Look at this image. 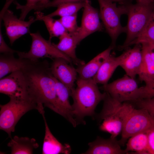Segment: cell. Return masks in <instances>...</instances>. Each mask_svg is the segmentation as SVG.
Instances as JSON below:
<instances>
[{"mask_svg": "<svg viewBox=\"0 0 154 154\" xmlns=\"http://www.w3.org/2000/svg\"><path fill=\"white\" fill-rule=\"evenodd\" d=\"M46 60L31 62L21 70L29 95L38 105L42 104L60 115L55 84Z\"/></svg>", "mask_w": 154, "mask_h": 154, "instance_id": "6da1fadb", "label": "cell"}, {"mask_svg": "<svg viewBox=\"0 0 154 154\" xmlns=\"http://www.w3.org/2000/svg\"><path fill=\"white\" fill-rule=\"evenodd\" d=\"M76 83L77 86L71 95L73 101L72 114L77 124H84V117L94 115L97 106L103 100L106 92L102 93L100 91L97 84L92 78L85 80L78 77Z\"/></svg>", "mask_w": 154, "mask_h": 154, "instance_id": "7a4b0ae2", "label": "cell"}, {"mask_svg": "<svg viewBox=\"0 0 154 154\" xmlns=\"http://www.w3.org/2000/svg\"><path fill=\"white\" fill-rule=\"evenodd\" d=\"M106 92L102 109L96 117L99 122L102 121L100 129L110 133L111 137L116 138L121 133L126 120L134 107L126 102L117 101Z\"/></svg>", "mask_w": 154, "mask_h": 154, "instance_id": "3957f363", "label": "cell"}, {"mask_svg": "<svg viewBox=\"0 0 154 154\" xmlns=\"http://www.w3.org/2000/svg\"><path fill=\"white\" fill-rule=\"evenodd\" d=\"M9 101L0 105V129L6 132L12 138L11 133L21 117L32 110H38V105L31 99L10 98Z\"/></svg>", "mask_w": 154, "mask_h": 154, "instance_id": "277c9868", "label": "cell"}, {"mask_svg": "<svg viewBox=\"0 0 154 154\" xmlns=\"http://www.w3.org/2000/svg\"><path fill=\"white\" fill-rule=\"evenodd\" d=\"M154 3L146 4L137 2L135 4L126 5L128 21L126 28V37L120 48L128 46L144 29L152 13Z\"/></svg>", "mask_w": 154, "mask_h": 154, "instance_id": "5b68a950", "label": "cell"}, {"mask_svg": "<svg viewBox=\"0 0 154 154\" xmlns=\"http://www.w3.org/2000/svg\"><path fill=\"white\" fill-rule=\"evenodd\" d=\"M100 7V15L105 29L112 39L114 47L118 36L126 33V27L121 25V16L126 14V5L117 6L115 2L108 0H97Z\"/></svg>", "mask_w": 154, "mask_h": 154, "instance_id": "8992f818", "label": "cell"}, {"mask_svg": "<svg viewBox=\"0 0 154 154\" xmlns=\"http://www.w3.org/2000/svg\"><path fill=\"white\" fill-rule=\"evenodd\" d=\"M30 34L32 39L30 49L27 52L17 51V53L19 57L33 61L46 58L52 60L56 58H62L70 64L73 62L70 58L54 46L51 40L45 39L39 31Z\"/></svg>", "mask_w": 154, "mask_h": 154, "instance_id": "52a82bcc", "label": "cell"}, {"mask_svg": "<svg viewBox=\"0 0 154 154\" xmlns=\"http://www.w3.org/2000/svg\"><path fill=\"white\" fill-rule=\"evenodd\" d=\"M101 88L121 102H133L139 99V88L137 82L126 74L111 83L103 85Z\"/></svg>", "mask_w": 154, "mask_h": 154, "instance_id": "ba28073f", "label": "cell"}, {"mask_svg": "<svg viewBox=\"0 0 154 154\" xmlns=\"http://www.w3.org/2000/svg\"><path fill=\"white\" fill-rule=\"evenodd\" d=\"M154 127V119L146 110L134 108L125 122L118 142L120 145H123L132 136L147 132Z\"/></svg>", "mask_w": 154, "mask_h": 154, "instance_id": "9c48e42d", "label": "cell"}, {"mask_svg": "<svg viewBox=\"0 0 154 154\" xmlns=\"http://www.w3.org/2000/svg\"><path fill=\"white\" fill-rule=\"evenodd\" d=\"M1 19L3 21L6 34L11 45L22 36L30 33L31 25L37 21L36 19L32 16L30 17L28 21L21 19L8 9L1 11L0 14V20Z\"/></svg>", "mask_w": 154, "mask_h": 154, "instance_id": "30bf717a", "label": "cell"}, {"mask_svg": "<svg viewBox=\"0 0 154 154\" xmlns=\"http://www.w3.org/2000/svg\"><path fill=\"white\" fill-rule=\"evenodd\" d=\"M81 26L77 33L73 34L78 44L90 35L103 29L98 10L93 7L89 0L85 1Z\"/></svg>", "mask_w": 154, "mask_h": 154, "instance_id": "8fae6325", "label": "cell"}, {"mask_svg": "<svg viewBox=\"0 0 154 154\" xmlns=\"http://www.w3.org/2000/svg\"><path fill=\"white\" fill-rule=\"evenodd\" d=\"M0 92L10 98L32 100L29 95L21 70L12 72L8 76L0 78Z\"/></svg>", "mask_w": 154, "mask_h": 154, "instance_id": "7c38bea8", "label": "cell"}, {"mask_svg": "<svg viewBox=\"0 0 154 154\" xmlns=\"http://www.w3.org/2000/svg\"><path fill=\"white\" fill-rule=\"evenodd\" d=\"M50 66L52 74L66 86L71 92L74 89V82L78 74L76 68L65 59L57 58L53 60Z\"/></svg>", "mask_w": 154, "mask_h": 154, "instance_id": "4fadbf2b", "label": "cell"}, {"mask_svg": "<svg viewBox=\"0 0 154 154\" xmlns=\"http://www.w3.org/2000/svg\"><path fill=\"white\" fill-rule=\"evenodd\" d=\"M135 45L133 48L127 49L119 56V66L126 74L133 78L138 75L143 60L141 44Z\"/></svg>", "mask_w": 154, "mask_h": 154, "instance_id": "5bb4252c", "label": "cell"}, {"mask_svg": "<svg viewBox=\"0 0 154 154\" xmlns=\"http://www.w3.org/2000/svg\"><path fill=\"white\" fill-rule=\"evenodd\" d=\"M89 148L83 154H123L124 150L121 149L120 145L116 138L105 139L98 137L94 141L88 143Z\"/></svg>", "mask_w": 154, "mask_h": 154, "instance_id": "9a60e30c", "label": "cell"}, {"mask_svg": "<svg viewBox=\"0 0 154 154\" xmlns=\"http://www.w3.org/2000/svg\"><path fill=\"white\" fill-rule=\"evenodd\" d=\"M40 114H42L45 124V132L42 145L43 154H70L71 151L70 145L60 142L51 132L47 123L44 115V109Z\"/></svg>", "mask_w": 154, "mask_h": 154, "instance_id": "2e32d148", "label": "cell"}, {"mask_svg": "<svg viewBox=\"0 0 154 154\" xmlns=\"http://www.w3.org/2000/svg\"><path fill=\"white\" fill-rule=\"evenodd\" d=\"M114 48L110 46L87 63L78 66L76 70L78 78L85 80L92 78L103 63L110 56L111 52Z\"/></svg>", "mask_w": 154, "mask_h": 154, "instance_id": "e0dca14e", "label": "cell"}, {"mask_svg": "<svg viewBox=\"0 0 154 154\" xmlns=\"http://www.w3.org/2000/svg\"><path fill=\"white\" fill-rule=\"evenodd\" d=\"M143 54L141 65L138 74L139 80L147 86L154 82V60L151 55L148 44H141Z\"/></svg>", "mask_w": 154, "mask_h": 154, "instance_id": "ac0fdd59", "label": "cell"}, {"mask_svg": "<svg viewBox=\"0 0 154 154\" xmlns=\"http://www.w3.org/2000/svg\"><path fill=\"white\" fill-rule=\"evenodd\" d=\"M32 60L15 57L13 54H2L0 56V78L14 72L21 70Z\"/></svg>", "mask_w": 154, "mask_h": 154, "instance_id": "d6986e66", "label": "cell"}, {"mask_svg": "<svg viewBox=\"0 0 154 154\" xmlns=\"http://www.w3.org/2000/svg\"><path fill=\"white\" fill-rule=\"evenodd\" d=\"M59 39L58 43H53L58 50L70 58L76 65L79 66L85 64L76 56V48L78 44L73 34L66 32L59 37Z\"/></svg>", "mask_w": 154, "mask_h": 154, "instance_id": "ffe728a7", "label": "cell"}, {"mask_svg": "<svg viewBox=\"0 0 154 154\" xmlns=\"http://www.w3.org/2000/svg\"><path fill=\"white\" fill-rule=\"evenodd\" d=\"M11 150L12 154H31L38 148L39 145L36 139L28 137H19L15 135L7 144Z\"/></svg>", "mask_w": 154, "mask_h": 154, "instance_id": "44dd1931", "label": "cell"}, {"mask_svg": "<svg viewBox=\"0 0 154 154\" xmlns=\"http://www.w3.org/2000/svg\"><path fill=\"white\" fill-rule=\"evenodd\" d=\"M120 63L119 56L115 57L110 54L92 79L97 84L104 85L108 84L116 69L119 66Z\"/></svg>", "mask_w": 154, "mask_h": 154, "instance_id": "7402d4cb", "label": "cell"}, {"mask_svg": "<svg viewBox=\"0 0 154 154\" xmlns=\"http://www.w3.org/2000/svg\"><path fill=\"white\" fill-rule=\"evenodd\" d=\"M147 132L137 134L129 138L124 150L126 153L131 151L136 154H149Z\"/></svg>", "mask_w": 154, "mask_h": 154, "instance_id": "603a6c76", "label": "cell"}, {"mask_svg": "<svg viewBox=\"0 0 154 154\" xmlns=\"http://www.w3.org/2000/svg\"><path fill=\"white\" fill-rule=\"evenodd\" d=\"M35 14L37 21H42L44 23L49 34V40H51L53 37H59L68 32L58 19L44 15L40 11H37Z\"/></svg>", "mask_w": 154, "mask_h": 154, "instance_id": "cb8c5ba5", "label": "cell"}, {"mask_svg": "<svg viewBox=\"0 0 154 154\" xmlns=\"http://www.w3.org/2000/svg\"><path fill=\"white\" fill-rule=\"evenodd\" d=\"M143 43H154V4L151 15L144 29L129 46Z\"/></svg>", "mask_w": 154, "mask_h": 154, "instance_id": "d4e9b609", "label": "cell"}, {"mask_svg": "<svg viewBox=\"0 0 154 154\" xmlns=\"http://www.w3.org/2000/svg\"><path fill=\"white\" fill-rule=\"evenodd\" d=\"M84 4L85 1L62 3L57 7V8L55 11L46 15L53 17L56 16L61 17L74 15L77 14L80 10L84 7Z\"/></svg>", "mask_w": 154, "mask_h": 154, "instance_id": "484cf974", "label": "cell"}, {"mask_svg": "<svg viewBox=\"0 0 154 154\" xmlns=\"http://www.w3.org/2000/svg\"><path fill=\"white\" fill-rule=\"evenodd\" d=\"M77 14L60 17L58 20L67 31L71 34H75L77 32L79 27L77 22Z\"/></svg>", "mask_w": 154, "mask_h": 154, "instance_id": "4316f807", "label": "cell"}, {"mask_svg": "<svg viewBox=\"0 0 154 154\" xmlns=\"http://www.w3.org/2000/svg\"><path fill=\"white\" fill-rule=\"evenodd\" d=\"M40 0H27L26 4L22 5L17 2H14L16 5V8L20 9L21 13L19 19L24 20L28 13L33 9H35Z\"/></svg>", "mask_w": 154, "mask_h": 154, "instance_id": "83f0119b", "label": "cell"}, {"mask_svg": "<svg viewBox=\"0 0 154 154\" xmlns=\"http://www.w3.org/2000/svg\"><path fill=\"white\" fill-rule=\"evenodd\" d=\"M139 108L146 110L154 119V97L151 98L143 99L133 101Z\"/></svg>", "mask_w": 154, "mask_h": 154, "instance_id": "f1b7e54d", "label": "cell"}, {"mask_svg": "<svg viewBox=\"0 0 154 154\" xmlns=\"http://www.w3.org/2000/svg\"><path fill=\"white\" fill-rule=\"evenodd\" d=\"M86 0H52L46 4L37 7L35 10L40 11L45 8L52 7H57L59 5L67 3H74L85 1Z\"/></svg>", "mask_w": 154, "mask_h": 154, "instance_id": "f546056e", "label": "cell"}, {"mask_svg": "<svg viewBox=\"0 0 154 154\" xmlns=\"http://www.w3.org/2000/svg\"><path fill=\"white\" fill-rule=\"evenodd\" d=\"M139 99H147L154 97V82L150 85L139 88Z\"/></svg>", "mask_w": 154, "mask_h": 154, "instance_id": "4dcf8cb0", "label": "cell"}, {"mask_svg": "<svg viewBox=\"0 0 154 154\" xmlns=\"http://www.w3.org/2000/svg\"><path fill=\"white\" fill-rule=\"evenodd\" d=\"M18 51H16L11 48L7 44L3 38L1 29L0 27V52L4 54H14L17 53Z\"/></svg>", "mask_w": 154, "mask_h": 154, "instance_id": "1f68e13d", "label": "cell"}, {"mask_svg": "<svg viewBox=\"0 0 154 154\" xmlns=\"http://www.w3.org/2000/svg\"><path fill=\"white\" fill-rule=\"evenodd\" d=\"M149 154H154V127L147 132Z\"/></svg>", "mask_w": 154, "mask_h": 154, "instance_id": "d6a6232c", "label": "cell"}, {"mask_svg": "<svg viewBox=\"0 0 154 154\" xmlns=\"http://www.w3.org/2000/svg\"><path fill=\"white\" fill-rule=\"evenodd\" d=\"M147 43L148 44L151 56L154 60V43Z\"/></svg>", "mask_w": 154, "mask_h": 154, "instance_id": "836d02e7", "label": "cell"}, {"mask_svg": "<svg viewBox=\"0 0 154 154\" xmlns=\"http://www.w3.org/2000/svg\"><path fill=\"white\" fill-rule=\"evenodd\" d=\"M137 2L146 4H151L154 3V0H136Z\"/></svg>", "mask_w": 154, "mask_h": 154, "instance_id": "e575fe53", "label": "cell"}, {"mask_svg": "<svg viewBox=\"0 0 154 154\" xmlns=\"http://www.w3.org/2000/svg\"><path fill=\"white\" fill-rule=\"evenodd\" d=\"M50 0H40L39 2L38 3L35 9L38 6H41L45 5L50 1Z\"/></svg>", "mask_w": 154, "mask_h": 154, "instance_id": "d590c367", "label": "cell"}, {"mask_svg": "<svg viewBox=\"0 0 154 154\" xmlns=\"http://www.w3.org/2000/svg\"><path fill=\"white\" fill-rule=\"evenodd\" d=\"M113 2H118L123 5L125 2V0H108Z\"/></svg>", "mask_w": 154, "mask_h": 154, "instance_id": "8d00e7d4", "label": "cell"}, {"mask_svg": "<svg viewBox=\"0 0 154 154\" xmlns=\"http://www.w3.org/2000/svg\"></svg>", "mask_w": 154, "mask_h": 154, "instance_id": "74e56055", "label": "cell"}]
</instances>
